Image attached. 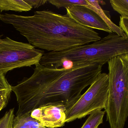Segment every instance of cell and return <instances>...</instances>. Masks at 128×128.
Here are the masks:
<instances>
[{"mask_svg":"<svg viewBox=\"0 0 128 128\" xmlns=\"http://www.w3.org/2000/svg\"><path fill=\"white\" fill-rule=\"evenodd\" d=\"M103 65L90 63L57 68L37 65L30 77H25L12 86L18 106L16 116L31 113L49 104L62 103L68 108L101 73Z\"/></svg>","mask_w":128,"mask_h":128,"instance_id":"obj_1","label":"cell"},{"mask_svg":"<svg viewBox=\"0 0 128 128\" xmlns=\"http://www.w3.org/2000/svg\"><path fill=\"white\" fill-rule=\"evenodd\" d=\"M2 22L12 25L29 44L49 52H59L100 40L92 29L77 23L67 15L50 11L34 12L31 16L4 13Z\"/></svg>","mask_w":128,"mask_h":128,"instance_id":"obj_2","label":"cell"},{"mask_svg":"<svg viewBox=\"0 0 128 128\" xmlns=\"http://www.w3.org/2000/svg\"><path fill=\"white\" fill-rule=\"evenodd\" d=\"M128 54V38L114 33L91 44L78 46L59 52L44 53L40 64L48 68H69L81 64L101 63Z\"/></svg>","mask_w":128,"mask_h":128,"instance_id":"obj_3","label":"cell"},{"mask_svg":"<svg viewBox=\"0 0 128 128\" xmlns=\"http://www.w3.org/2000/svg\"><path fill=\"white\" fill-rule=\"evenodd\" d=\"M109 92L104 110L110 128H124L128 117V54L108 62Z\"/></svg>","mask_w":128,"mask_h":128,"instance_id":"obj_4","label":"cell"},{"mask_svg":"<svg viewBox=\"0 0 128 128\" xmlns=\"http://www.w3.org/2000/svg\"><path fill=\"white\" fill-rule=\"evenodd\" d=\"M45 52L30 44L0 38V72L40 64Z\"/></svg>","mask_w":128,"mask_h":128,"instance_id":"obj_5","label":"cell"},{"mask_svg":"<svg viewBox=\"0 0 128 128\" xmlns=\"http://www.w3.org/2000/svg\"><path fill=\"white\" fill-rule=\"evenodd\" d=\"M109 76L101 73L87 91L67 109L65 122L86 117L94 111L105 109L109 92Z\"/></svg>","mask_w":128,"mask_h":128,"instance_id":"obj_6","label":"cell"},{"mask_svg":"<svg viewBox=\"0 0 128 128\" xmlns=\"http://www.w3.org/2000/svg\"><path fill=\"white\" fill-rule=\"evenodd\" d=\"M67 109L63 104H49L34 110L31 113V116L46 127H60L66 123Z\"/></svg>","mask_w":128,"mask_h":128,"instance_id":"obj_7","label":"cell"},{"mask_svg":"<svg viewBox=\"0 0 128 128\" xmlns=\"http://www.w3.org/2000/svg\"><path fill=\"white\" fill-rule=\"evenodd\" d=\"M66 15L84 27L112 33L106 23L97 13L87 7L76 5L66 8Z\"/></svg>","mask_w":128,"mask_h":128,"instance_id":"obj_8","label":"cell"},{"mask_svg":"<svg viewBox=\"0 0 128 128\" xmlns=\"http://www.w3.org/2000/svg\"><path fill=\"white\" fill-rule=\"evenodd\" d=\"M87 1L90 4L92 5L90 9L95 12L109 26L113 33L117 34L123 37L128 38L124 32L120 28L119 26L116 25L112 22L109 12L102 9L98 2V1Z\"/></svg>","mask_w":128,"mask_h":128,"instance_id":"obj_9","label":"cell"},{"mask_svg":"<svg viewBox=\"0 0 128 128\" xmlns=\"http://www.w3.org/2000/svg\"><path fill=\"white\" fill-rule=\"evenodd\" d=\"M30 114H23L14 117L12 128H48L32 118Z\"/></svg>","mask_w":128,"mask_h":128,"instance_id":"obj_10","label":"cell"},{"mask_svg":"<svg viewBox=\"0 0 128 128\" xmlns=\"http://www.w3.org/2000/svg\"><path fill=\"white\" fill-rule=\"evenodd\" d=\"M32 8L24 0H0L1 12L4 11H13L19 12L28 11Z\"/></svg>","mask_w":128,"mask_h":128,"instance_id":"obj_11","label":"cell"},{"mask_svg":"<svg viewBox=\"0 0 128 128\" xmlns=\"http://www.w3.org/2000/svg\"><path fill=\"white\" fill-rule=\"evenodd\" d=\"M105 111L101 110H96L90 115L81 128H98L102 124Z\"/></svg>","mask_w":128,"mask_h":128,"instance_id":"obj_12","label":"cell"},{"mask_svg":"<svg viewBox=\"0 0 128 128\" xmlns=\"http://www.w3.org/2000/svg\"><path fill=\"white\" fill-rule=\"evenodd\" d=\"M110 2L113 10L121 16L128 18V0H110Z\"/></svg>","mask_w":128,"mask_h":128,"instance_id":"obj_13","label":"cell"},{"mask_svg":"<svg viewBox=\"0 0 128 128\" xmlns=\"http://www.w3.org/2000/svg\"><path fill=\"white\" fill-rule=\"evenodd\" d=\"M14 118V109H10L0 119V128H12Z\"/></svg>","mask_w":128,"mask_h":128,"instance_id":"obj_14","label":"cell"},{"mask_svg":"<svg viewBox=\"0 0 128 128\" xmlns=\"http://www.w3.org/2000/svg\"><path fill=\"white\" fill-rule=\"evenodd\" d=\"M11 91L4 90L0 91V111L5 107L8 103Z\"/></svg>","mask_w":128,"mask_h":128,"instance_id":"obj_15","label":"cell"},{"mask_svg":"<svg viewBox=\"0 0 128 128\" xmlns=\"http://www.w3.org/2000/svg\"><path fill=\"white\" fill-rule=\"evenodd\" d=\"M4 74L0 72V91L4 90L12 91V86L8 82Z\"/></svg>","mask_w":128,"mask_h":128,"instance_id":"obj_16","label":"cell"},{"mask_svg":"<svg viewBox=\"0 0 128 128\" xmlns=\"http://www.w3.org/2000/svg\"><path fill=\"white\" fill-rule=\"evenodd\" d=\"M119 27L128 38V18L120 16Z\"/></svg>","mask_w":128,"mask_h":128,"instance_id":"obj_17","label":"cell"},{"mask_svg":"<svg viewBox=\"0 0 128 128\" xmlns=\"http://www.w3.org/2000/svg\"><path fill=\"white\" fill-rule=\"evenodd\" d=\"M24 1L32 8H38L48 2V0H24Z\"/></svg>","mask_w":128,"mask_h":128,"instance_id":"obj_18","label":"cell"},{"mask_svg":"<svg viewBox=\"0 0 128 128\" xmlns=\"http://www.w3.org/2000/svg\"><path fill=\"white\" fill-rule=\"evenodd\" d=\"M98 2L100 4L102 5H104L106 4L105 2L103 1H98Z\"/></svg>","mask_w":128,"mask_h":128,"instance_id":"obj_19","label":"cell"},{"mask_svg":"<svg viewBox=\"0 0 128 128\" xmlns=\"http://www.w3.org/2000/svg\"><path fill=\"white\" fill-rule=\"evenodd\" d=\"M1 12V11H0V12Z\"/></svg>","mask_w":128,"mask_h":128,"instance_id":"obj_20","label":"cell"}]
</instances>
